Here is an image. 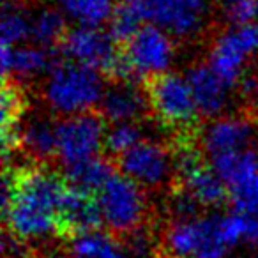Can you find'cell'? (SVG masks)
Returning <instances> with one entry per match:
<instances>
[{"label":"cell","instance_id":"6da1fadb","mask_svg":"<svg viewBox=\"0 0 258 258\" xmlns=\"http://www.w3.org/2000/svg\"><path fill=\"white\" fill-rule=\"evenodd\" d=\"M68 179L53 165L23 163L4 168V232L25 246L55 237L57 214Z\"/></svg>","mask_w":258,"mask_h":258},{"label":"cell","instance_id":"7a4b0ae2","mask_svg":"<svg viewBox=\"0 0 258 258\" xmlns=\"http://www.w3.org/2000/svg\"><path fill=\"white\" fill-rule=\"evenodd\" d=\"M151 115L172 140L198 138L202 135V115L195 103L189 82L179 73L166 71L144 80Z\"/></svg>","mask_w":258,"mask_h":258},{"label":"cell","instance_id":"3957f363","mask_svg":"<svg viewBox=\"0 0 258 258\" xmlns=\"http://www.w3.org/2000/svg\"><path fill=\"white\" fill-rule=\"evenodd\" d=\"M104 83L99 71L62 58L44 80L43 99L55 117L83 113L99 106Z\"/></svg>","mask_w":258,"mask_h":258},{"label":"cell","instance_id":"277c9868","mask_svg":"<svg viewBox=\"0 0 258 258\" xmlns=\"http://www.w3.org/2000/svg\"><path fill=\"white\" fill-rule=\"evenodd\" d=\"M147 22L158 25L177 43L211 41L218 32L216 0H144Z\"/></svg>","mask_w":258,"mask_h":258},{"label":"cell","instance_id":"5b68a950","mask_svg":"<svg viewBox=\"0 0 258 258\" xmlns=\"http://www.w3.org/2000/svg\"><path fill=\"white\" fill-rule=\"evenodd\" d=\"M106 232L124 239L149 223V200L144 187L115 172L97 193Z\"/></svg>","mask_w":258,"mask_h":258},{"label":"cell","instance_id":"8992f818","mask_svg":"<svg viewBox=\"0 0 258 258\" xmlns=\"http://www.w3.org/2000/svg\"><path fill=\"white\" fill-rule=\"evenodd\" d=\"M258 53V22L219 29L209 41L207 62L214 73L235 89L247 69V62Z\"/></svg>","mask_w":258,"mask_h":258},{"label":"cell","instance_id":"52a82bcc","mask_svg":"<svg viewBox=\"0 0 258 258\" xmlns=\"http://www.w3.org/2000/svg\"><path fill=\"white\" fill-rule=\"evenodd\" d=\"M113 165L118 173L144 189H170L175 182V163L170 144L142 140L118 156Z\"/></svg>","mask_w":258,"mask_h":258},{"label":"cell","instance_id":"ba28073f","mask_svg":"<svg viewBox=\"0 0 258 258\" xmlns=\"http://www.w3.org/2000/svg\"><path fill=\"white\" fill-rule=\"evenodd\" d=\"M106 118L97 110L58 117V163L68 168L103 152L106 137Z\"/></svg>","mask_w":258,"mask_h":258},{"label":"cell","instance_id":"9c48e42d","mask_svg":"<svg viewBox=\"0 0 258 258\" xmlns=\"http://www.w3.org/2000/svg\"><path fill=\"white\" fill-rule=\"evenodd\" d=\"M122 48L138 80L144 82L168 71L175 58L177 41L154 23H145Z\"/></svg>","mask_w":258,"mask_h":258},{"label":"cell","instance_id":"30bf717a","mask_svg":"<svg viewBox=\"0 0 258 258\" xmlns=\"http://www.w3.org/2000/svg\"><path fill=\"white\" fill-rule=\"evenodd\" d=\"M103 226L104 218L97 193L80 189L68 182V189L58 207L55 239L66 244L83 233L103 230Z\"/></svg>","mask_w":258,"mask_h":258},{"label":"cell","instance_id":"8fae6325","mask_svg":"<svg viewBox=\"0 0 258 258\" xmlns=\"http://www.w3.org/2000/svg\"><path fill=\"white\" fill-rule=\"evenodd\" d=\"M202 147L209 159L258 147V122L249 115H228L214 118L202 129Z\"/></svg>","mask_w":258,"mask_h":258},{"label":"cell","instance_id":"7c38bea8","mask_svg":"<svg viewBox=\"0 0 258 258\" xmlns=\"http://www.w3.org/2000/svg\"><path fill=\"white\" fill-rule=\"evenodd\" d=\"M97 110L106 118L108 125L124 122L142 124V120L152 117L144 82H106Z\"/></svg>","mask_w":258,"mask_h":258},{"label":"cell","instance_id":"4fadbf2b","mask_svg":"<svg viewBox=\"0 0 258 258\" xmlns=\"http://www.w3.org/2000/svg\"><path fill=\"white\" fill-rule=\"evenodd\" d=\"M58 117L53 113H27L20 125V154L30 163L51 165L58 159Z\"/></svg>","mask_w":258,"mask_h":258},{"label":"cell","instance_id":"5bb4252c","mask_svg":"<svg viewBox=\"0 0 258 258\" xmlns=\"http://www.w3.org/2000/svg\"><path fill=\"white\" fill-rule=\"evenodd\" d=\"M62 58L64 57L58 50H48L36 44H2V78L11 76L23 83V80H30L34 76H48Z\"/></svg>","mask_w":258,"mask_h":258},{"label":"cell","instance_id":"9a60e30c","mask_svg":"<svg viewBox=\"0 0 258 258\" xmlns=\"http://www.w3.org/2000/svg\"><path fill=\"white\" fill-rule=\"evenodd\" d=\"M193 92L195 103L200 111L202 118H219L228 103L230 87L219 78L207 62V58L195 62L186 73Z\"/></svg>","mask_w":258,"mask_h":258},{"label":"cell","instance_id":"2e32d148","mask_svg":"<svg viewBox=\"0 0 258 258\" xmlns=\"http://www.w3.org/2000/svg\"><path fill=\"white\" fill-rule=\"evenodd\" d=\"M129 256L120 239L106 230L83 233L66 242V258H125Z\"/></svg>","mask_w":258,"mask_h":258},{"label":"cell","instance_id":"e0dca14e","mask_svg":"<svg viewBox=\"0 0 258 258\" xmlns=\"http://www.w3.org/2000/svg\"><path fill=\"white\" fill-rule=\"evenodd\" d=\"M115 172L117 168L113 161L108 159L106 156H96V158L80 161L68 168H62V173L71 186L92 191V193H99V189Z\"/></svg>","mask_w":258,"mask_h":258},{"label":"cell","instance_id":"ac0fdd59","mask_svg":"<svg viewBox=\"0 0 258 258\" xmlns=\"http://www.w3.org/2000/svg\"><path fill=\"white\" fill-rule=\"evenodd\" d=\"M147 22L144 0H117L113 15L108 23V32L117 44L124 46Z\"/></svg>","mask_w":258,"mask_h":258},{"label":"cell","instance_id":"d6986e66","mask_svg":"<svg viewBox=\"0 0 258 258\" xmlns=\"http://www.w3.org/2000/svg\"><path fill=\"white\" fill-rule=\"evenodd\" d=\"M69 29L71 27H68L66 16L62 15V9L46 6L36 16H32L30 43L36 44V46L48 48V50H58Z\"/></svg>","mask_w":258,"mask_h":258},{"label":"cell","instance_id":"ffe728a7","mask_svg":"<svg viewBox=\"0 0 258 258\" xmlns=\"http://www.w3.org/2000/svg\"><path fill=\"white\" fill-rule=\"evenodd\" d=\"M211 163L223 182L232 187L258 173V147L242 152L216 156L211 159Z\"/></svg>","mask_w":258,"mask_h":258},{"label":"cell","instance_id":"44dd1931","mask_svg":"<svg viewBox=\"0 0 258 258\" xmlns=\"http://www.w3.org/2000/svg\"><path fill=\"white\" fill-rule=\"evenodd\" d=\"M32 36L30 4L20 0H4L2 8V44L16 46L27 43Z\"/></svg>","mask_w":258,"mask_h":258},{"label":"cell","instance_id":"7402d4cb","mask_svg":"<svg viewBox=\"0 0 258 258\" xmlns=\"http://www.w3.org/2000/svg\"><path fill=\"white\" fill-rule=\"evenodd\" d=\"M58 9L82 27H103L110 23L117 0H55Z\"/></svg>","mask_w":258,"mask_h":258},{"label":"cell","instance_id":"603a6c76","mask_svg":"<svg viewBox=\"0 0 258 258\" xmlns=\"http://www.w3.org/2000/svg\"><path fill=\"white\" fill-rule=\"evenodd\" d=\"M142 124L138 122H124V124H111L104 137L103 152L108 159L115 161L120 154L142 142Z\"/></svg>","mask_w":258,"mask_h":258},{"label":"cell","instance_id":"cb8c5ba5","mask_svg":"<svg viewBox=\"0 0 258 258\" xmlns=\"http://www.w3.org/2000/svg\"><path fill=\"white\" fill-rule=\"evenodd\" d=\"M216 8L226 27L247 25L258 18V0H216Z\"/></svg>","mask_w":258,"mask_h":258},{"label":"cell","instance_id":"d4e9b609","mask_svg":"<svg viewBox=\"0 0 258 258\" xmlns=\"http://www.w3.org/2000/svg\"><path fill=\"white\" fill-rule=\"evenodd\" d=\"M228 191L233 211L246 216L258 214V173L228 187Z\"/></svg>","mask_w":258,"mask_h":258},{"label":"cell","instance_id":"484cf974","mask_svg":"<svg viewBox=\"0 0 258 258\" xmlns=\"http://www.w3.org/2000/svg\"><path fill=\"white\" fill-rule=\"evenodd\" d=\"M219 233L221 239L225 240L226 246H233L240 239H244L246 233V214H230V216H219Z\"/></svg>","mask_w":258,"mask_h":258},{"label":"cell","instance_id":"4316f807","mask_svg":"<svg viewBox=\"0 0 258 258\" xmlns=\"http://www.w3.org/2000/svg\"><path fill=\"white\" fill-rule=\"evenodd\" d=\"M244 240L251 246H258V216H246V233Z\"/></svg>","mask_w":258,"mask_h":258},{"label":"cell","instance_id":"83f0119b","mask_svg":"<svg viewBox=\"0 0 258 258\" xmlns=\"http://www.w3.org/2000/svg\"><path fill=\"white\" fill-rule=\"evenodd\" d=\"M36 258H51V256H41V254H37Z\"/></svg>","mask_w":258,"mask_h":258}]
</instances>
